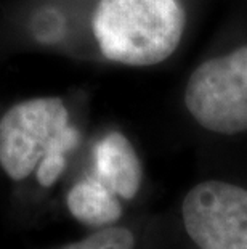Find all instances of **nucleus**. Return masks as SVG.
<instances>
[{
	"label": "nucleus",
	"mask_w": 247,
	"mask_h": 249,
	"mask_svg": "<svg viewBox=\"0 0 247 249\" xmlns=\"http://www.w3.org/2000/svg\"><path fill=\"white\" fill-rule=\"evenodd\" d=\"M186 13L180 0H98L92 31L101 55L125 66H154L181 42Z\"/></svg>",
	"instance_id": "f257e3e1"
},
{
	"label": "nucleus",
	"mask_w": 247,
	"mask_h": 249,
	"mask_svg": "<svg viewBox=\"0 0 247 249\" xmlns=\"http://www.w3.org/2000/svg\"><path fill=\"white\" fill-rule=\"evenodd\" d=\"M66 203L72 217L88 227H109L122 215L119 196L95 176L76 183L67 193Z\"/></svg>",
	"instance_id": "423d86ee"
},
{
	"label": "nucleus",
	"mask_w": 247,
	"mask_h": 249,
	"mask_svg": "<svg viewBox=\"0 0 247 249\" xmlns=\"http://www.w3.org/2000/svg\"><path fill=\"white\" fill-rule=\"evenodd\" d=\"M136 240L127 227H103L83 240L60 249H135Z\"/></svg>",
	"instance_id": "0eeeda50"
},
{
	"label": "nucleus",
	"mask_w": 247,
	"mask_h": 249,
	"mask_svg": "<svg viewBox=\"0 0 247 249\" xmlns=\"http://www.w3.org/2000/svg\"><path fill=\"white\" fill-rule=\"evenodd\" d=\"M194 249H247V188L222 178L196 183L181 203Z\"/></svg>",
	"instance_id": "20e7f679"
},
{
	"label": "nucleus",
	"mask_w": 247,
	"mask_h": 249,
	"mask_svg": "<svg viewBox=\"0 0 247 249\" xmlns=\"http://www.w3.org/2000/svg\"><path fill=\"white\" fill-rule=\"evenodd\" d=\"M185 107L207 132L233 137L247 132V45L210 58L191 72Z\"/></svg>",
	"instance_id": "7ed1b4c3"
},
{
	"label": "nucleus",
	"mask_w": 247,
	"mask_h": 249,
	"mask_svg": "<svg viewBox=\"0 0 247 249\" xmlns=\"http://www.w3.org/2000/svg\"><path fill=\"white\" fill-rule=\"evenodd\" d=\"M99 182L122 199H133L143 180L140 158L124 134L109 132L95 146V174Z\"/></svg>",
	"instance_id": "39448f33"
},
{
	"label": "nucleus",
	"mask_w": 247,
	"mask_h": 249,
	"mask_svg": "<svg viewBox=\"0 0 247 249\" xmlns=\"http://www.w3.org/2000/svg\"><path fill=\"white\" fill-rule=\"evenodd\" d=\"M65 166H66L65 155H49V156H45L44 160L39 162L37 172H35V176H37V182L45 188L51 187V185H53L58 180V177L61 176Z\"/></svg>",
	"instance_id": "6e6552de"
},
{
	"label": "nucleus",
	"mask_w": 247,
	"mask_h": 249,
	"mask_svg": "<svg viewBox=\"0 0 247 249\" xmlns=\"http://www.w3.org/2000/svg\"><path fill=\"white\" fill-rule=\"evenodd\" d=\"M79 134L69 125L61 98L40 97L16 103L0 119V166L13 180L29 177L49 155H66Z\"/></svg>",
	"instance_id": "f03ea898"
}]
</instances>
